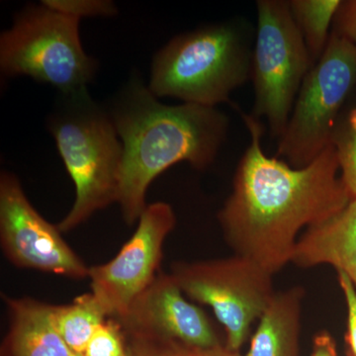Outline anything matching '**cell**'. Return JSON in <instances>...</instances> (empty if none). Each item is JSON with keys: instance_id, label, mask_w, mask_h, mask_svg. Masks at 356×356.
I'll list each match as a JSON object with an SVG mask.
<instances>
[{"instance_id": "7402d4cb", "label": "cell", "mask_w": 356, "mask_h": 356, "mask_svg": "<svg viewBox=\"0 0 356 356\" xmlns=\"http://www.w3.org/2000/svg\"><path fill=\"white\" fill-rule=\"evenodd\" d=\"M332 31L356 48V0H341Z\"/></svg>"}, {"instance_id": "7c38bea8", "label": "cell", "mask_w": 356, "mask_h": 356, "mask_svg": "<svg viewBox=\"0 0 356 356\" xmlns=\"http://www.w3.org/2000/svg\"><path fill=\"white\" fill-rule=\"evenodd\" d=\"M1 296L9 324L1 356H81L70 350L58 332L54 305L28 297Z\"/></svg>"}, {"instance_id": "9c48e42d", "label": "cell", "mask_w": 356, "mask_h": 356, "mask_svg": "<svg viewBox=\"0 0 356 356\" xmlns=\"http://www.w3.org/2000/svg\"><path fill=\"white\" fill-rule=\"evenodd\" d=\"M177 224L172 206L147 205L135 233L111 261L89 267L91 293L108 318H120L156 276L163 245Z\"/></svg>"}, {"instance_id": "3957f363", "label": "cell", "mask_w": 356, "mask_h": 356, "mask_svg": "<svg viewBox=\"0 0 356 356\" xmlns=\"http://www.w3.org/2000/svg\"><path fill=\"white\" fill-rule=\"evenodd\" d=\"M254 40V27L245 19L175 37L154 58L149 90L216 108L250 79Z\"/></svg>"}, {"instance_id": "e0dca14e", "label": "cell", "mask_w": 356, "mask_h": 356, "mask_svg": "<svg viewBox=\"0 0 356 356\" xmlns=\"http://www.w3.org/2000/svg\"><path fill=\"white\" fill-rule=\"evenodd\" d=\"M332 145L336 149L341 178L356 199V88L339 115Z\"/></svg>"}, {"instance_id": "5bb4252c", "label": "cell", "mask_w": 356, "mask_h": 356, "mask_svg": "<svg viewBox=\"0 0 356 356\" xmlns=\"http://www.w3.org/2000/svg\"><path fill=\"white\" fill-rule=\"evenodd\" d=\"M306 289L276 291L259 320L245 356H299L302 306Z\"/></svg>"}, {"instance_id": "8fae6325", "label": "cell", "mask_w": 356, "mask_h": 356, "mask_svg": "<svg viewBox=\"0 0 356 356\" xmlns=\"http://www.w3.org/2000/svg\"><path fill=\"white\" fill-rule=\"evenodd\" d=\"M116 320L128 337L170 341L194 350L222 344L205 311L186 299L172 273H159Z\"/></svg>"}, {"instance_id": "ac0fdd59", "label": "cell", "mask_w": 356, "mask_h": 356, "mask_svg": "<svg viewBox=\"0 0 356 356\" xmlns=\"http://www.w3.org/2000/svg\"><path fill=\"white\" fill-rule=\"evenodd\" d=\"M83 356H130L120 323L113 318L105 320L89 339Z\"/></svg>"}, {"instance_id": "44dd1931", "label": "cell", "mask_w": 356, "mask_h": 356, "mask_svg": "<svg viewBox=\"0 0 356 356\" xmlns=\"http://www.w3.org/2000/svg\"><path fill=\"white\" fill-rule=\"evenodd\" d=\"M44 4L57 9L70 15L79 18L83 16L111 15L115 13L113 4L107 1H58L50 0L44 1Z\"/></svg>"}, {"instance_id": "52a82bcc", "label": "cell", "mask_w": 356, "mask_h": 356, "mask_svg": "<svg viewBox=\"0 0 356 356\" xmlns=\"http://www.w3.org/2000/svg\"><path fill=\"white\" fill-rule=\"evenodd\" d=\"M170 273L185 296L209 306L226 332L229 350L240 351L273 300V274L242 255L178 261Z\"/></svg>"}, {"instance_id": "ba28073f", "label": "cell", "mask_w": 356, "mask_h": 356, "mask_svg": "<svg viewBox=\"0 0 356 356\" xmlns=\"http://www.w3.org/2000/svg\"><path fill=\"white\" fill-rule=\"evenodd\" d=\"M51 132L76 187L74 205L58 226L67 233L118 201L123 146L113 121L98 112L60 119Z\"/></svg>"}, {"instance_id": "277c9868", "label": "cell", "mask_w": 356, "mask_h": 356, "mask_svg": "<svg viewBox=\"0 0 356 356\" xmlns=\"http://www.w3.org/2000/svg\"><path fill=\"white\" fill-rule=\"evenodd\" d=\"M79 22L46 4L25 11L0 38L2 72L31 76L65 93L83 91L95 64L81 47Z\"/></svg>"}, {"instance_id": "ffe728a7", "label": "cell", "mask_w": 356, "mask_h": 356, "mask_svg": "<svg viewBox=\"0 0 356 356\" xmlns=\"http://www.w3.org/2000/svg\"><path fill=\"white\" fill-rule=\"evenodd\" d=\"M337 280L343 291L346 311H348L346 332L344 336L346 355L356 356V290L346 273L337 271Z\"/></svg>"}, {"instance_id": "4fadbf2b", "label": "cell", "mask_w": 356, "mask_h": 356, "mask_svg": "<svg viewBox=\"0 0 356 356\" xmlns=\"http://www.w3.org/2000/svg\"><path fill=\"white\" fill-rule=\"evenodd\" d=\"M291 264L301 268L329 264L346 273L356 290V199L339 214L305 229Z\"/></svg>"}, {"instance_id": "8992f818", "label": "cell", "mask_w": 356, "mask_h": 356, "mask_svg": "<svg viewBox=\"0 0 356 356\" xmlns=\"http://www.w3.org/2000/svg\"><path fill=\"white\" fill-rule=\"evenodd\" d=\"M356 88V48L332 31L324 54L306 74L276 158L303 168L332 144L339 115Z\"/></svg>"}, {"instance_id": "cb8c5ba5", "label": "cell", "mask_w": 356, "mask_h": 356, "mask_svg": "<svg viewBox=\"0 0 356 356\" xmlns=\"http://www.w3.org/2000/svg\"><path fill=\"white\" fill-rule=\"evenodd\" d=\"M195 353L197 356H243L240 351L229 350L224 344H220L210 350H195Z\"/></svg>"}, {"instance_id": "d6986e66", "label": "cell", "mask_w": 356, "mask_h": 356, "mask_svg": "<svg viewBox=\"0 0 356 356\" xmlns=\"http://www.w3.org/2000/svg\"><path fill=\"white\" fill-rule=\"evenodd\" d=\"M126 339L130 356H197L195 350L170 341L128 336Z\"/></svg>"}, {"instance_id": "6da1fadb", "label": "cell", "mask_w": 356, "mask_h": 356, "mask_svg": "<svg viewBox=\"0 0 356 356\" xmlns=\"http://www.w3.org/2000/svg\"><path fill=\"white\" fill-rule=\"evenodd\" d=\"M241 116L250 143L218 220L235 254L274 275L291 262L302 229L339 214L353 197L332 144L310 165L294 168L264 154L261 120L242 111Z\"/></svg>"}, {"instance_id": "5b68a950", "label": "cell", "mask_w": 356, "mask_h": 356, "mask_svg": "<svg viewBox=\"0 0 356 356\" xmlns=\"http://www.w3.org/2000/svg\"><path fill=\"white\" fill-rule=\"evenodd\" d=\"M250 79L254 84L252 116L264 119L269 132L280 139L287 127L293 106L306 74L310 56L287 0L257 1Z\"/></svg>"}, {"instance_id": "9a60e30c", "label": "cell", "mask_w": 356, "mask_h": 356, "mask_svg": "<svg viewBox=\"0 0 356 356\" xmlns=\"http://www.w3.org/2000/svg\"><path fill=\"white\" fill-rule=\"evenodd\" d=\"M54 321L60 337L70 350L83 356L95 330L108 318L92 293L74 299L67 305H54Z\"/></svg>"}, {"instance_id": "30bf717a", "label": "cell", "mask_w": 356, "mask_h": 356, "mask_svg": "<svg viewBox=\"0 0 356 356\" xmlns=\"http://www.w3.org/2000/svg\"><path fill=\"white\" fill-rule=\"evenodd\" d=\"M0 245L18 268L88 278L89 266L70 247L58 227L39 214L26 197L19 180L8 172L0 178Z\"/></svg>"}, {"instance_id": "7a4b0ae2", "label": "cell", "mask_w": 356, "mask_h": 356, "mask_svg": "<svg viewBox=\"0 0 356 356\" xmlns=\"http://www.w3.org/2000/svg\"><path fill=\"white\" fill-rule=\"evenodd\" d=\"M123 161L118 201L124 221H139L147 189L168 168L187 161L205 170L226 140L229 119L215 107L161 104L151 90L135 84L114 115Z\"/></svg>"}, {"instance_id": "603a6c76", "label": "cell", "mask_w": 356, "mask_h": 356, "mask_svg": "<svg viewBox=\"0 0 356 356\" xmlns=\"http://www.w3.org/2000/svg\"><path fill=\"white\" fill-rule=\"evenodd\" d=\"M311 356H339L337 343L331 332L321 331L315 334Z\"/></svg>"}, {"instance_id": "2e32d148", "label": "cell", "mask_w": 356, "mask_h": 356, "mask_svg": "<svg viewBox=\"0 0 356 356\" xmlns=\"http://www.w3.org/2000/svg\"><path fill=\"white\" fill-rule=\"evenodd\" d=\"M341 0H289L290 10L305 42L312 67L325 50Z\"/></svg>"}]
</instances>
